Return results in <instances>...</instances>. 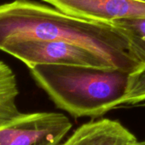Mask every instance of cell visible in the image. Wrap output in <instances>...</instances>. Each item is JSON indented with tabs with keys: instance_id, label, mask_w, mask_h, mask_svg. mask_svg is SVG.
I'll use <instances>...</instances> for the list:
<instances>
[{
	"instance_id": "1",
	"label": "cell",
	"mask_w": 145,
	"mask_h": 145,
	"mask_svg": "<svg viewBox=\"0 0 145 145\" xmlns=\"http://www.w3.org/2000/svg\"><path fill=\"white\" fill-rule=\"evenodd\" d=\"M29 40L76 44L130 74L142 65L132 54L126 38L109 23L79 18L33 0H14L0 5V50Z\"/></svg>"
},
{
	"instance_id": "2",
	"label": "cell",
	"mask_w": 145,
	"mask_h": 145,
	"mask_svg": "<svg viewBox=\"0 0 145 145\" xmlns=\"http://www.w3.org/2000/svg\"><path fill=\"white\" fill-rule=\"evenodd\" d=\"M56 106L74 118L103 116L120 108L130 72L117 68L43 64L29 68Z\"/></svg>"
},
{
	"instance_id": "3",
	"label": "cell",
	"mask_w": 145,
	"mask_h": 145,
	"mask_svg": "<svg viewBox=\"0 0 145 145\" xmlns=\"http://www.w3.org/2000/svg\"><path fill=\"white\" fill-rule=\"evenodd\" d=\"M22 61L28 68L54 64L115 68L108 61L81 45L61 40H29L14 43L2 49Z\"/></svg>"
},
{
	"instance_id": "4",
	"label": "cell",
	"mask_w": 145,
	"mask_h": 145,
	"mask_svg": "<svg viewBox=\"0 0 145 145\" xmlns=\"http://www.w3.org/2000/svg\"><path fill=\"white\" fill-rule=\"evenodd\" d=\"M71 127L61 113H20L0 125V145H60Z\"/></svg>"
},
{
	"instance_id": "5",
	"label": "cell",
	"mask_w": 145,
	"mask_h": 145,
	"mask_svg": "<svg viewBox=\"0 0 145 145\" xmlns=\"http://www.w3.org/2000/svg\"><path fill=\"white\" fill-rule=\"evenodd\" d=\"M61 11L79 18L110 23L145 17V3L137 0H43Z\"/></svg>"
},
{
	"instance_id": "6",
	"label": "cell",
	"mask_w": 145,
	"mask_h": 145,
	"mask_svg": "<svg viewBox=\"0 0 145 145\" xmlns=\"http://www.w3.org/2000/svg\"><path fill=\"white\" fill-rule=\"evenodd\" d=\"M136 141L120 122L101 119L83 124L60 145H131Z\"/></svg>"
},
{
	"instance_id": "7",
	"label": "cell",
	"mask_w": 145,
	"mask_h": 145,
	"mask_svg": "<svg viewBox=\"0 0 145 145\" xmlns=\"http://www.w3.org/2000/svg\"><path fill=\"white\" fill-rule=\"evenodd\" d=\"M18 84L13 70L0 61V125L21 112L16 105Z\"/></svg>"
},
{
	"instance_id": "8",
	"label": "cell",
	"mask_w": 145,
	"mask_h": 145,
	"mask_svg": "<svg viewBox=\"0 0 145 145\" xmlns=\"http://www.w3.org/2000/svg\"><path fill=\"white\" fill-rule=\"evenodd\" d=\"M109 24L126 38L134 56L142 64H145V17L125 18Z\"/></svg>"
},
{
	"instance_id": "9",
	"label": "cell",
	"mask_w": 145,
	"mask_h": 145,
	"mask_svg": "<svg viewBox=\"0 0 145 145\" xmlns=\"http://www.w3.org/2000/svg\"><path fill=\"white\" fill-rule=\"evenodd\" d=\"M145 101V64L131 72L128 78L127 91L121 107H136Z\"/></svg>"
},
{
	"instance_id": "10",
	"label": "cell",
	"mask_w": 145,
	"mask_h": 145,
	"mask_svg": "<svg viewBox=\"0 0 145 145\" xmlns=\"http://www.w3.org/2000/svg\"><path fill=\"white\" fill-rule=\"evenodd\" d=\"M131 145H145V140L142 141V142H138L137 140L136 142H134L133 143H131Z\"/></svg>"
},
{
	"instance_id": "11",
	"label": "cell",
	"mask_w": 145,
	"mask_h": 145,
	"mask_svg": "<svg viewBox=\"0 0 145 145\" xmlns=\"http://www.w3.org/2000/svg\"><path fill=\"white\" fill-rule=\"evenodd\" d=\"M136 107H145V101L141 103H139V104H137Z\"/></svg>"
},
{
	"instance_id": "12",
	"label": "cell",
	"mask_w": 145,
	"mask_h": 145,
	"mask_svg": "<svg viewBox=\"0 0 145 145\" xmlns=\"http://www.w3.org/2000/svg\"><path fill=\"white\" fill-rule=\"evenodd\" d=\"M137 1H139V2H142V3H145V0H137Z\"/></svg>"
}]
</instances>
